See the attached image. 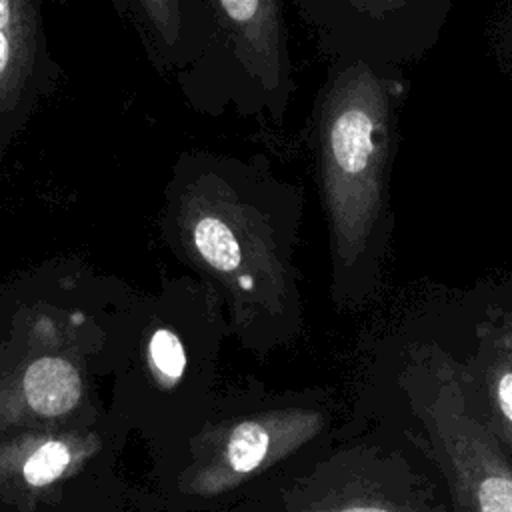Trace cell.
Instances as JSON below:
<instances>
[{
    "label": "cell",
    "mask_w": 512,
    "mask_h": 512,
    "mask_svg": "<svg viewBox=\"0 0 512 512\" xmlns=\"http://www.w3.org/2000/svg\"><path fill=\"white\" fill-rule=\"evenodd\" d=\"M478 308L512 354V294H494L490 298H482Z\"/></svg>",
    "instance_id": "obj_13"
},
{
    "label": "cell",
    "mask_w": 512,
    "mask_h": 512,
    "mask_svg": "<svg viewBox=\"0 0 512 512\" xmlns=\"http://www.w3.org/2000/svg\"><path fill=\"white\" fill-rule=\"evenodd\" d=\"M302 210V186L264 158L212 150L182 152L162 194V242L216 292L230 328L256 354L304 328L296 266Z\"/></svg>",
    "instance_id": "obj_1"
},
{
    "label": "cell",
    "mask_w": 512,
    "mask_h": 512,
    "mask_svg": "<svg viewBox=\"0 0 512 512\" xmlns=\"http://www.w3.org/2000/svg\"><path fill=\"white\" fill-rule=\"evenodd\" d=\"M370 414L416 442L440 470L452 512H512V458L480 420L440 336H404L386 350Z\"/></svg>",
    "instance_id": "obj_3"
},
{
    "label": "cell",
    "mask_w": 512,
    "mask_h": 512,
    "mask_svg": "<svg viewBox=\"0 0 512 512\" xmlns=\"http://www.w3.org/2000/svg\"><path fill=\"white\" fill-rule=\"evenodd\" d=\"M332 60L402 68L440 40L452 0H292Z\"/></svg>",
    "instance_id": "obj_6"
},
{
    "label": "cell",
    "mask_w": 512,
    "mask_h": 512,
    "mask_svg": "<svg viewBox=\"0 0 512 512\" xmlns=\"http://www.w3.org/2000/svg\"><path fill=\"white\" fill-rule=\"evenodd\" d=\"M370 420L268 476L238 512H452L428 454L388 422Z\"/></svg>",
    "instance_id": "obj_4"
},
{
    "label": "cell",
    "mask_w": 512,
    "mask_h": 512,
    "mask_svg": "<svg viewBox=\"0 0 512 512\" xmlns=\"http://www.w3.org/2000/svg\"><path fill=\"white\" fill-rule=\"evenodd\" d=\"M136 34L152 68L178 80L202 54V30L192 0H110Z\"/></svg>",
    "instance_id": "obj_9"
},
{
    "label": "cell",
    "mask_w": 512,
    "mask_h": 512,
    "mask_svg": "<svg viewBox=\"0 0 512 512\" xmlns=\"http://www.w3.org/2000/svg\"><path fill=\"white\" fill-rule=\"evenodd\" d=\"M62 78L44 22V0H0V162Z\"/></svg>",
    "instance_id": "obj_7"
},
{
    "label": "cell",
    "mask_w": 512,
    "mask_h": 512,
    "mask_svg": "<svg viewBox=\"0 0 512 512\" xmlns=\"http://www.w3.org/2000/svg\"><path fill=\"white\" fill-rule=\"evenodd\" d=\"M462 380V386L480 420L496 436L512 458V354L496 330L474 310L466 336L460 342L446 340Z\"/></svg>",
    "instance_id": "obj_8"
},
{
    "label": "cell",
    "mask_w": 512,
    "mask_h": 512,
    "mask_svg": "<svg viewBox=\"0 0 512 512\" xmlns=\"http://www.w3.org/2000/svg\"><path fill=\"white\" fill-rule=\"evenodd\" d=\"M148 356L168 382H178L188 368V350L182 334L170 326H158L148 340Z\"/></svg>",
    "instance_id": "obj_11"
},
{
    "label": "cell",
    "mask_w": 512,
    "mask_h": 512,
    "mask_svg": "<svg viewBox=\"0 0 512 512\" xmlns=\"http://www.w3.org/2000/svg\"><path fill=\"white\" fill-rule=\"evenodd\" d=\"M70 452L68 446L62 442H46L24 464V478L32 486H44L56 480L68 466Z\"/></svg>",
    "instance_id": "obj_12"
},
{
    "label": "cell",
    "mask_w": 512,
    "mask_h": 512,
    "mask_svg": "<svg viewBox=\"0 0 512 512\" xmlns=\"http://www.w3.org/2000/svg\"><path fill=\"white\" fill-rule=\"evenodd\" d=\"M202 54L178 80L204 114L226 110L280 124L294 94L284 0H192Z\"/></svg>",
    "instance_id": "obj_5"
},
{
    "label": "cell",
    "mask_w": 512,
    "mask_h": 512,
    "mask_svg": "<svg viewBox=\"0 0 512 512\" xmlns=\"http://www.w3.org/2000/svg\"><path fill=\"white\" fill-rule=\"evenodd\" d=\"M408 86L400 68L332 60L312 114V144L338 308L372 300L390 254L392 162Z\"/></svg>",
    "instance_id": "obj_2"
},
{
    "label": "cell",
    "mask_w": 512,
    "mask_h": 512,
    "mask_svg": "<svg viewBox=\"0 0 512 512\" xmlns=\"http://www.w3.org/2000/svg\"><path fill=\"white\" fill-rule=\"evenodd\" d=\"M24 396L42 416H62L80 400V376L62 356H42L24 372Z\"/></svg>",
    "instance_id": "obj_10"
}]
</instances>
